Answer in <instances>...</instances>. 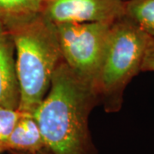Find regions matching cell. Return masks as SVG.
Instances as JSON below:
<instances>
[{"mask_svg": "<svg viewBox=\"0 0 154 154\" xmlns=\"http://www.w3.org/2000/svg\"><path fill=\"white\" fill-rule=\"evenodd\" d=\"M45 146L38 122L32 114L22 113L10 137L3 144L1 152H36Z\"/></svg>", "mask_w": 154, "mask_h": 154, "instance_id": "7", "label": "cell"}, {"mask_svg": "<svg viewBox=\"0 0 154 154\" xmlns=\"http://www.w3.org/2000/svg\"><path fill=\"white\" fill-rule=\"evenodd\" d=\"M124 17L154 38V0H125Z\"/></svg>", "mask_w": 154, "mask_h": 154, "instance_id": "9", "label": "cell"}, {"mask_svg": "<svg viewBox=\"0 0 154 154\" xmlns=\"http://www.w3.org/2000/svg\"><path fill=\"white\" fill-rule=\"evenodd\" d=\"M10 154H52L46 146H45L40 150H38L36 152H9Z\"/></svg>", "mask_w": 154, "mask_h": 154, "instance_id": "12", "label": "cell"}, {"mask_svg": "<svg viewBox=\"0 0 154 154\" xmlns=\"http://www.w3.org/2000/svg\"><path fill=\"white\" fill-rule=\"evenodd\" d=\"M141 71L154 72V38H151L141 64Z\"/></svg>", "mask_w": 154, "mask_h": 154, "instance_id": "11", "label": "cell"}, {"mask_svg": "<svg viewBox=\"0 0 154 154\" xmlns=\"http://www.w3.org/2000/svg\"><path fill=\"white\" fill-rule=\"evenodd\" d=\"M5 28L17 54L18 110L33 115L48 93L52 75L63 60L56 26L38 14Z\"/></svg>", "mask_w": 154, "mask_h": 154, "instance_id": "2", "label": "cell"}, {"mask_svg": "<svg viewBox=\"0 0 154 154\" xmlns=\"http://www.w3.org/2000/svg\"><path fill=\"white\" fill-rule=\"evenodd\" d=\"M41 0H0V22L8 27L40 14Z\"/></svg>", "mask_w": 154, "mask_h": 154, "instance_id": "8", "label": "cell"}, {"mask_svg": "<svg viewBox=\"0 0 154 154\" xmlns=\"http://www.w3.org/2000/svg\"><path fill=\"white\" fill-rule=\"evenodd\" d=\"M124 0H41L40 14L53 24L114 23L124 17Z\"/></svg>", "mask_w": 154, "mask_h": 154, "instance_id": "5", "label": "cell"}, {"mask_svg": "<svg viewBox=\"0 0 154 154\" xmlns=\"http://www.w3.org/2000/svg\"><path fill=\"white\" fill-rule=\"evenodd\" d=\"M124 1H125V0H124Z\"/></svg>", "mask_w": 154, "mask_h": 154, "instance_id": "14", "label": "cell"}, {"mask_svg": "<svg viewBox=\"0 0 154 154\" xmlns=\"http://www.w3.org/2000/svg\"><path fill=\"white\" fill-rule=\"evenodd\" d=\"M99 100L93 86L77 75L63 59L49 91L33 113L52 154H97L89 116Z\"/></svg>", "mask_w": 154, "mask_h": 154, "instance_id": "1", "label": "cell"}, {"mask_svg": "<svg viewBox=\"0 0 154 154\" xmlns=\"http://www.w3.org/2000/svg\"><path fill=\"white\" fill-rule=\"evenodd\" d=\"M152 37L123 17L110 28L105 55L94 89L99 104L108 113L121 110L123 94L129 82L141 71L144 56Z\"/></svg>", "mask_w": 154, "mask_h": 154, "instance_id": "3", "label": "cell"}, {"mask_svg": "<svg viewBox=\"0 0 154 154\" xmlns=\"http://www.w3.org/2000/svg\"><path fill=\"white\" fill-rule=\"evenodd\" d=\"M22 116L17 108L0 106V146L10 137Z\"/></svg>", "mask_w": 154, "mask_h": 154, "instance_id": "10", "label": "cell"}, {"mask_svg": "<svg viewBox=\"0 0 154 154\" xmlns=\"http://www.w3.org/2000/svg\"><path fill=\"white\" fill-rule=\"evenodd\" d=\"M0 152H1V150H0Z\"/></svg>", "mask_w": 154, "mask_h": 154, "instance_id": "13", "label": "cell"}, {"mask_svg": "<svg viewBox=\"0 0 154 154\" xmlns=\"http://www.w3.org/2000/svg\"><path fill=\"white\" fill-rule=\"evenodd\" d=\"M14 54L11 33L0 22V106L18 109L20 90Z\"/></svg>", "mask_w": 154, "mask_h": 154, "instance_id": "6", "label": "cell"}, {"mask_svg": "<svg viewBox=\"0 0 154 154\" xmlns=\"http://www.w3.org/2000/svg\"><path fill=\"white\" fill-rule=\"evenodd\" d=\"M112 24L97 22L55 24L63 59L78 76L90 83L93 88Z\"/></svg>", "mask_w": 154, "mask_h": 154, "instance_id": "4", "label": "cell"}]
</instances>
